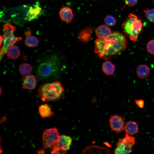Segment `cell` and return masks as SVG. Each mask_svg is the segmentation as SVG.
I'll return each instance as SVG.
<instances>
[{
  "label": "cell",
  "mask_w": 154,
  "mask_h": 154,
  "mask_svg": "<svg viewBox=\"0 0 154 154\" xmlns=\"http://www.w3.org/2000/svg\"><path fill=\"white\" fill-rule=\"evenodd\" d=\"M94 52L100 58L107 60L117 54L127 47V40L125 35L120 32L113 31L107 38H97L94 41Z\"/></svg>",
  "instance_id": "cell-1"
},
{
  "label": "cell",
  "mask_w": 154,
  "mask_h": 154,
  "mask_svg": "<svg viewBox=\"0 0 154 154\" xmlns=\"http://www.w3.org/2000/svg\"><path fill=\"white\" fill-rule=\"evenodd\" d=\"M38 63L36 76L40 80L56 77L60 72L61 60L57 54L51 53L46 54Z\"/></svg>",
  "instance_id": "cell-2"
},
{
  "label": "cell",
  "mask_w": 154,
  "mask_h": 154,
  "mask_svg": "<svg viewBox=\"0 0 154 154\" xmlns=\"http://www.w3.org/2000/svg\"><path fill=\"white\" fill-rule=\"evenodd\" d=\"M39 96L43 102L55 101L64 96V89L59 82L46 83L41 85L38 90Z\"/></svg>",
  "instance_id": "cell-3"
},
{
  "label": "cell",
  "mask_w": 154,
  "mask_h": 154,
  "mask_svg": "<svg viewBox=\"0 0 154 154\" xmlns=\"http://www.w3.org/2000/svg\"><path fill=\"white\" fill-rule=\"evenodd\" d=\"M143 26L141 20L136 15L132 13L129 14L122 24L124 32L131 40L134 42L137 40Z\"/></svg>",
  "instance_id": "cell-4"
},
{
  "label": "cell",
  "mask_w": 154,
  "mask_h": 154,
  "mask_svg": "<svg viewBox=\"0 0 154 154\" xmlns=\"http://www.w3.org/2000/svg\"><path fill=\"white\" fill-rule=\"evenodd\" d=\"M16 29V27L9 23H6L3 26V42L2 47L0 49L1 61L8 48L22 40L21 37H16L14 35V32Z\"/></svg>",
  "instance_id": "cell-5"
},
{
  "label": "cell",
  "mask_w": 154,
  "mask_h": 154,
  "mask_svg": "<svg viewBox=\"0 0 154 154\" xmlns=\"http://www.w3.org/2000/svg\"><path fill=\"white\" fill-rule=\"evenodd\" d=\"M135 138L127 133L125 137L119 139L116 144L114 151L116 154H128L132 151V147L135 143Z\"/></svg>",
  "instance_id": "cell-6"
},
{
  "label": "cell",
  "mask_w": 154,
  "mask_h": 154,
  "mask_svg": "<svg viewBox=\"0 0 154 154\" xmlns=\"http://www.w3.org/2000/svg\"><path fill=\"white\" fill-rule=\"evenodd\" d=\"M60 136L58 129L55 127L45 129L42 135L43 146L46 148H51L57 143Z\"/></svg>",
  "instance_id": "cell-7"
},
{
  "label": "cell",
  "mask_w": 154,
  "mask_h": 154,
  "mask_svg": "<svg viewBox=\"0 0 154 154\" xmlns=\"http://www.w3.org/2000/svg\"><path fill=\"white\" fill-rule=\"evenodd\" d=\"M72 141V138L69 136L60 135L57 143L51 148V153H66L70 149Z\"/></svg>",
  "instance_id": "cell-8"
},
{
  "label": "cell",
  "mask_w": 154,
  "mask_h": 154,
  "mask_svg": "<svg viewBox=\"0 0 154 154\" xmlns=\"http://www.w3.org/2000/svg\"><path fill=\"white\" fill-rule=\"evenodd\" d=\"M109 123L112 131L116 133H120L124 129L125 123L121 116L116 114L111 116Z\"/></svg>",
  "instance_id": "cell-9"
},
{
  "label": "cell",
  "mask_w": 154,
  "mask_h": 154,
  "mask_svg": "<svg viewBox=\"0 0 154 154\" xmlns=\"http://www.w3.org/2000/svg\"><path fill=\"white\" fill-rule=\"evenodd\" d=\"M59 15L61 20L66 22L70 23L74 17L72 10L67 7L62 8L59 11Z\"/></svg>",
  "instance_id": "cell-10"
},
{
  "label": "cell",
  "mask_w": 154,
  "mask_h": 154,
  "mask_svg": "<svg viewBox=\"0 0 154 154\" xmlns=\"http://www.w3.org/2000/svg\"><path fill=\"white\" fill-rule=\"evenodd\" d=\"M41 8L37 5L30 7L26 15V19L28 21H31L37 19L41 14Z\"/></svg>",
  "instance_id": "cell-11"
},
{
  "label": "cell",
  "mask_w": 154,
  "mask_h": 154,
  "mask_svg": "<svg viewBox=\"0 0 154 154\" xmlns=\"http://www.w3.org/2000/svg\"><path fill=\"white\" fill-rule=\"evenodd\" d=\"M112 33L111 30L108 26L104 25L98 27L95 31L97 38L103 39L108 38Z\"/></svg>",
  "instance_id": "cell-12"
},
{
  "label": "cell",
  "mask_w": 154,
  "mask_h": 154,
  "mask_svg": "<svg viewBox=\"0 0 154 154\" xmlns=\"http://www.w3.org/2000/svg\"><path fill=\"white\" fill-rule=\"evenodd\" d=\"M94 28L90 26L87 27L81 30L78 35V40L83 42H88L90 39Z\"/></svg>",
  "instance_id": "cell-13"
},
{
  "label": "cell",
  "mask_w": 154,
  "mask_h": 154,
  "mask_svg": "<svg viewBox=\"0 0 154 154\" xmlns=\"http://www.w3.org/2000/svg\"><path fill=\"white\" fill-rule=\"evenodd\" d=\"M110 151L107 148L96 145H91L86 147L82 153H110Z\"/></svg>",
  "instance_id": "cell-14"
},
{
  "label": "cell",
  "mask_w": 154,
  "mask_h": 154,
  "mask_svg": "<svg viewBox=\"0 0 154 154\" xmlns=\"http://www.w3.org/2000/svg\"><path fill=\"white\" fill-rule=\"evenodd\" d=\"M37 85V80L33 75H30L25 77L22 83V85L25 89L32 90L34 89Z\"/></svg>",
  "instance_id": "cell-15"
},
{
  "label": "cell",
  "mask_w": 154,
  "mask_h": 154,
  "mask_svg": "<svg viewBox=\"0 0 154 154\" xmlns=\"http://www.w3.org/2000/svg\"><path fill=\"white\" fill-rule=\"evenodd\" d=\"M124 130L126 133L132 135L136 134L139 131V127L137 123L134 121H129L125 126Z\"/></svg>",
  "instance_id": "cell-16"
},
{
  "label": "cell",
  "mask_w": 154,
  "mask_h": 154,
  "mask_svg": "<svg viewBox=\"0 0 154 154\" xmlns=\"http://www.w3.org/2000/svg\"><path fill=\"white\" fill-rule=\"evenodd\" d=\"M38 111L40 116L43 118L50 117L53 114L48 104L40 105L38 107Z\"/></svg>",
  "instance_id": "cell-17"
},
{
  "label": "cell",
  "mask_w": 154,
  "mask_h": 154,
  "mask_svg": "<svg viewBox=\"0 0 154 154\" xmlns=\"http://www.w3.org/2000/svg\"><path fill=\"white\" fill-rule=\"evenodd\" d=\"M6 54L7 56L11 59H17L21 55L19 49L15 45L10 46L8 48Z\"/></svg>",
  "instance_id": "cell-18"
},
{
  "label": "cell",
  "mask_w": 154,
  "mask_h": 154,
  "mask_svg": "<svg viewBox=\"0 0 154 154\" xmlns=\"http://www.w3.org/2000/svg\"><path fill=\"white\" fill-rule=\"evenodd\" d=\"M136 72L138 77L141 79H144L149 75L150 70L147 65L141 64L137 67Z\"/></svg>",
  "instance_id": "cell-19"
},
{
  "label": "cell",
  "mask_w": 154,
  "mask_h": 154,
  "mask_svg": "<svg viewBox=\"0 0 154 154\" xmlns=\"http://www.w3.org/2000/svg\"><path fill=\"white\" fill-rule=\"evenodd\" d=\"M19 70L21 74L25 77L31 75L32 72V67L28 63H23L20 65Z\"/></svg>",
  "instance_id": "cell-20"
},
{
  "label": "cell",
  "mask_w": 154,
  "mask_h": 154,
  "mask_svg": "<svg viewBox=\"0 0 154 154\" xmlns=\"http://www.w3.org/2000/svg\"><path fill=\"white\" fill-rule=\"evenodd\" d=\"M114 65L109 61L104 62L102 65V69L103 72L108 75H113L115 70Z\"/></svg>",
  "instance_id": "cell-21"
},
{
  "label": "cell",
  "mask_w": 154,
  "mask_h": 154,
  "mask_svg": "<svg viewBox=\"0 0 154 154\" xmlns=\"http://www.w3.org/2000/svg\"><path fill=\"white\" fill-rule=\"evenodd\" d=\"M25 37V43L27 46L33 48L35 47L38 45L39 40L36 37L30 35Z\"/></svg>",
  "instance_id": "cell-22"
},
{
  "label": "cell",
  "mask_w": 154,
  "mask_h": 154,
  "mask_svg": "<svg viewBox=\"0 0 154 154\" xmlns=\"http://www.w3.org/2000/svg\"><path fill=\"white\" fill-rule=\"evenodd\" d=\"M104 21L106 25L109 27L114 26L116 23L115 18L111 15H108L106 16Z\"/></svg>",
  "instance_id": "cell-23"
},
{
  "label": "cell",
  "mask_w": 154,
  "mask_h": 154,
  "mask_svg": "<svg viewBox=\"0 0 154 154\" xmlns=\"http://www.w3.org/2000/svg\"><path fill=\"white\" fill-rule=\"evenodd\" d=\"M144 12L148 19L151 22H154V8L146 9L144 10Z\"/></svg>",
  "instance_id": "cell-24"
},
{
  "label": "cell",
  "mask_w": 154,
  "mask_h": 154,
  "mask_svg": "<svg viewBox=\"0 0 154 154\" xmlns=\"http://www.w3.org/2000/svg\"><path fill=\"white\" fill-rule=\"evenodd\" d=\"M148 51L150 54H154V39L149 41L147 46Z\"/></svg>",
  "instance_id": "cell-25"
},
{
  "label": "cell",
  "mask_w": 154,
  "mask_h": 154,
  "mask_svg": "<svg viewBox=\"0 0 154 154\" xmlns=\"http://www.w3.org/2000/svg\"><path fill=\"white\" fill-rule=\"evenodd\" d=\"M138 0H124L125 5L130 7L135 6L137 3Z\"/></svg>",
  "instance_id": "cell-26"
},
{
  "label": "cell",
  "mask_w": 154,
  "mask_h": 154,
  "mask_svg": "<svg viewBox=\"0 0 154 154\" xmlns=\"http://www.w3.org/2000/svg\"><path fill=\"white\" fill-rule=\"evenodd\" d=\"M136 104L140 108H143L144 106V102L141 99L137 100L135 101Z\"/></svg>",
  "instance_id": "cell-27"
},
{
  "label": "cell",
  "mask_w": 154,
  "mask_h": 154,
  "mask_svg": "<svg viewBox=\"0 0 154 154\" xmlns=\"http://www.w3.org/2000/svg\"><path fill=\"white\" fill-rule=\"evenodd\" d=\"M45 151L44 150H38L37 151V153L38 154H44Z\"/></svg>",
  "instance_id": "cell-28"
},
{
  "label": "cell",
  "mask_w": 154,
  "mask_h": 154,
  "mask_svg": "<svg viewBox=\"0 0 154 154\" xmlns=\"http://www.w3.org/2000/svg\"><path fill=\"white\" fill-rule=\"evenodd\" d=\"M0 46H1V45H2V42H3V37L1 36V35H0Z\"/></svg>",
  "instance_id": "cell-29"
},
{
  "label": "cell",
  "mask_w": 154,
  "mask_h": 154,
  "mask_svg": "<svg viewBox=\"0 0 154 154\" xmlns=\"http://www.w3.org/2000/svg\"><path fill=\"white\" fill-rule=\"evenodd\" d=\"M1 87H0V94H1Z\"/></svg>",
  "instance_id": "cell-30"
},
{
  "label": "cell",
  "mask_w": 154,
  "mask_h": 154,
  "mask_svg": "<svg viewBox=\"0 0 154 154\" xmlns=\"http://www.w3.org/2000/svg\"></svg>",
  "instance_id": "cell-31"
}]
</instances>
